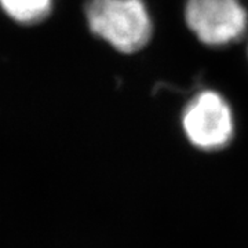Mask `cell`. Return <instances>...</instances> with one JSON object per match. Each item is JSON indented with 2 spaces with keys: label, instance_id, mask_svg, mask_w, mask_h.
<instances>
[{
  "label": "cell",
  "instance_id": "1",
  "mask_svg": "<svg viewBox=\"0 0 248 248\" xmlns=\"http://www.w3.org/2000/svg\"><path fill=\"white\" fill-rule=\"evenodd\" d=\"M84 14L91 33L122 54L141 51L153 36L145 0H87Z\"/></svg>",
  "mask_w": 248,
  "mask_h": 248
},
{
  "label": "cell",
  "instance_id": "2",
  "mask_svg": "<svg viewBox=\"0 0 248 248\" xmlns=\"http://www.w3.org/2000/svg\"><path fill=\"white\" fill-rule=\"evenodd\" d=\"M181 125L186 140L200 151L226 148L236 133V120L231 102L213 89L196 93L185 104Z\"/></svg>",
  "mask_w": 248,
  "mask_h": 248
},
{
  "label": "cell",
  "instance_id": "3",
  "mask_svg": "<svg viewBox=\"0 0 248 248\" xmlns=\"http://www.w3.org/2000/svg\"><path fill=\"white\" fill-rule=\"evenodd\" d=\"M184 19L202 45L223 48L248 31V11L241 0H186Z\"/></svg>",
  "mask_w": 248,
  "mask_h": 248
},
{
  "label": "cell",
  "instance_id": "4",
  "mask_svg": "<svg viewBox=\"0 0 248 248\" xmlns=\"http://www.w3.org/2000/svg\"><path fill=\"white\" fill-rule=\"evenodd\" d=\"M54 0H0V7L19 24H36L45 19L53 9Z\"/></svg>",
  "mask_w": 248,
  "mask_h": 248
},
{
  "label": "cell",
  "instance_id": "5",
  "mask_svg": "<svg viewBox=\"0 0 248 248\" xmlns=\"http://www.w3.org/2000/svg\"><path fill=\"white\" fill-rule=\"evenodd\" d=\"M247 55H248V47H247Z\"/></svg>",
  "mask_w": 248,
  "mask_h": 248
}]
</instances>
